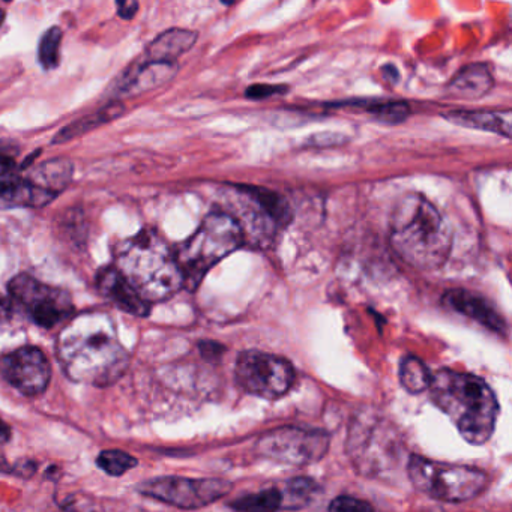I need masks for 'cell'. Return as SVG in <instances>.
<instances>
[{
	"label": "cell",
	"mask_w": 512,
	"mask_h": 512,
	"mask_svg": "<svg viewBox=\"0 0 512 512\" xmlns=\"http://www.w3.org/2000/svg\"><path fill=\"white\" fill-rule=\"evenodd\" d=\"M58 358L71 380L94 386L113 385L130 364L112 317L100 311L79 314L68 322L59 334Z\"/></svg>",
	"instance_id": "6da1fadb"
},
{
	"label": "cell",
	"mask_w": 512,
	"mask_h": 512,
	"mask_svg": "<svg viewBox=\"0 0 512 512\" xmlns=\"http://www.w3.org/2000/svg\"><path fill=\"white\" fill-rule=\"evenodd\" d=\"M430 398L470 445H484L496 430L499 401L482 377L443 368L431 374Z\"/></svg>",
	"instance_id": "7a4b0ae2"
},
{
	"label": "cell",
	"mask_w": 512,
	"mask_h": 512,
	"mask_svg": "<svg viewBox=\"0 0 512 512\" xmlns=\"http://www.w3.org/2000/svg\"><path fill=\"white\" fill-rule=\"evenodd\" d=\"M391 244L413 268L433 271L448 260L452 233L440 212L419 194L401 197L391 214Z\"/></svg>",
	"instance_id": "3957f363"
},
{
	"label": "cell",
	"mask_w": 512,
	"mask_h": 512,
	"mask_svg": "<svg viewBox=\"0 0 512 512\" xmlns=\"http://www.w3.org/2000/svg\"><path fill=\"white\" fill-rule=\"evenodd\" d=\"M115 257L116 269L148 304L167 301L184 287L176 254L155 230L122 241Z\"/></svg>",
	"instance_id": "277c9868"
},
{
	"label": "cell",
	"mask_w": 512,
	"mask_h": 512,
	"mask_svg": "<svg viewBox=\"0 0 512 512\" xmlns=\"http://www.w3.org/2000/svg\"><path fill=\"white\" fill-rule=\"evenodd\" d=\"M244 242V232L238 220L223 212L209 214L175 253L184 275V287L191 292L196 290L209 269L238 250Z\"/></svg>",
	"instance_id": "5b68a950"
},
{
	"label": "cell",
	"mask_w": 512,
	"mask_h": 512,
	"mask_svg": "<svg viewBox=\"0 0 512 512\" xmlns=\"http://www.w3.org/2000/svg\"><path fill=\"white\" fill-rule=\"evenodd\" d=\"M407 473L416 490L440 502H467L484 493L488 485L484 470L439 463L422 455H410Z\"/></svg>",
	"instance_id": "8992f818"
},
{
	"label": "cell",
	"mask_w": 512,
	"mask_h": 512,
	"mask_svg": "<svg viewBox=\"0 0 512 512\" xmlns=\"http://www.w3.org/2000/svg\"><path fill=\"white\" fill-rule=\"evenodd\" d=\"M346 448L355 469L362 475L374 476L397 461L400 437L385 419L362 413L350 427Z\"/></svg>",
	"instance_id": "52a82bcc"
},
{
	"label": "cell",
	"mask_w": 512,
	"mask_h": 512,
	"mask_svg": "<svg viewBox=\"0 0 512 512\" xmlns=\"http://www.w3.org/2000/svg\"><path fill=\"white\" fill-rule=\"evenodd\" d=\"M295 379V368L281 356L245 350L236 359V383L254 397L278 400L292 389Z\"/></svg>",
	"instance_id": "ba28073f"
},
{
	"label": "cell",
	"mask_w": 512,
	"mask_h": 512,
	"mask_svg": "<svg viewBox=\"0 0 512 512\" xmlns=\"http://www.w3.org/2000/svg\"><path fill=\"white\" fill-rule=\"evenodd\" d=\"M331 437L317 428L280 427L263 434L256 443L262 457L278 463L304 466L317 463L328 454Z\"/></svg>",
	"instance_id": "9c48e42d"
},
{
	"label": "cell",
	"mask_w": 512,
	"mask_h": 512,
	"mask_svg": "<svg viewBox=\"0 0 512 512\" xmlns=\"http://www.w3.org/2000/svg\"><path fill=\"white\" fill-rule=\"evenodd\" d=\"M8 290L13 301L41 328L52 329L73 319V299L65 290L47 286L28 274L14 277Z\"/></svg>",
	"instance_id": "30bf717a"
},
{
	"label": "cell",
	"mask_w": 512,
	"mask_h": 512,
	"mask_svg": "<svg viewBox=\"0 0 512 512\" xmlns=\"http://www.w3.org/2000/svg\"><path fill=\"white\" fill-rule=\"evenodd\" d=\"M226 479H193L184 476H161L139 485V491L152 499L181 509H199L217 502L232 491Z\"/></svg>",
	"instance_id": "8fae6325"
},
{
	"label": "cell",
	"mask_w": 512,
	"mask_h": 512,
	"mask_svg": "<svg viewBox=\"0 0 512 512\" xmlns=\"http://www.w3.org/2000/svg\"><path fill=\"white\" fill-rule=\"evenodd\" d=\"M0 376L17 391L34 397L46 391L52 368L43 350L26 346L0 358Z\"/></svg>",
	"instance_id": "7c38bea8"
},
{
	"label": "cell",
	"mask_w": 512,
	"mask_h": 512,
	"mask_svg": "<svg viewBox=\"0 0 512 512\" xmlns=\"http://www.w3.org/2000/svg\"><path fill=\"white\" fill-rule=\"evenodd\" d=\"M97 287L104 298L109 299L125 313L137 317H146L151 313V304L142 299L133 286L122 277L116 266H107L98 272Z\"/></svg>",
	"instance_id": "4fadbf2b"
},
{
	"label": "cell",
	"mask_w": 512,
	"mask_h": 512,
	"mask_svg": "<svg viewBox=\"0 0 512 512\" xmlns=\"http://www.w3.org/2000/svg\"><path fill=\"white\" fill-rule=\"evenodd\" d=\"M443 304L496 334H505L506 322L502 314L482 296L466 289H452L443 296Z\"/></svg>",
	"instance_id": "5bb4252c"
},
{
	"label": "cell",
	"mask_w": 512,
	"mask_h": 512,
	"mask_svg": "<svg viewBox=\"0 0 512 512\" xmlns=\"http://www.w3.org/2000/svg\"><path fill=\"white\" fill-rule=\"evenodd\" d=\"M56 197L16 173L0 178V208H44Z\"/></svg>",
	"instance_id": "9a60e30c"
},
{
	"label": "cell",
	"mask_w": 512,
	"mask_h": 512,
	"mask_svg": "<svg viewBox=\"0 0 512 512\" xmlns=\"http://www.w3.org/2000/svg\"><path fill=\"white\" fill-rule=\"evenodd\" d=\"M178 71L176 64H164V62H146L136 65L124 74V79L118 85L121 94L139 95L152 91L164 83L170 82Z\"/></svg>",
	"instance_id": "2e32d148"
},
{
	"label": "cell",
	"mask_w": 512,
	"mask_h": 512,
	"mask_svg": "<svg viewBox=\"0 0 512 512\" xmlns=\"http://www.w3.org/2000/svg\"><path fill=\"white\" fill-rule=\"evenodd\" d=\"M493 83V76L487 65H467L448 83L446 94L457 100H478L491 91Z\"/></svg>",
	"instance_id": "e0dca14e"
},
{
	"label": "cell",
	"mask_w": 512,
	"mask_h": 512,
	"mask_svg": "<svg viewBox=\"0 0 512 512\" xmlns=\"http://www.w3.org/2000/svg\"><path fill=\"white\" fill-rule=\"evenodd\" d=\"M196 41V32L187 31V29H170L149 44L146 50L148 61L175 64L176 59L187 53Z\"/></svg>",
	"instance_id": "ac0fdd59"
},
{
	"label": "cell",
	"mask_w": 512,
	"mask_h": 512,
	"mask_svg": "<svg viewBox=\"0 0 512 512\" xmlns=\"http://www.w3.org/2000/svg\"><path fill=\"white\" fill-rule=\"evenodd\" d=\"M449 121L461 127L476 128V130L490 131L499 136L511 137L512 116L509 110L505 112H452L446 115Z\"/></svg>",
	"instance_id": "d6986e66"
},
{
	"label": "cell",
	"mask_w": 512,
	"mask_h": 512,
	"mask_svg": "<svg viewBox=\"0 0 512 512\" xmlns=\"http://www.w3.org/2000/svg\"><path fill=\"white\" fill-rule=\"evenodd\" d=\"M74 166L67 158H55L40 164L29 176L28 181L43 190L58 196L70 185L73 179Z\"/></svg>",
	"instance_id": "ffe728a7"
},
{
	"label": "cell",
	"mask_w": 512,
	"mask_h": 512,
	"mask_svg": "<svg viewBox=\"0 0 512 512\" xmlns=\"http://www.w3.org/2000/svg\"><path fill=\"white\" fill-rule=\"evenodd\" d=\"M122 113H124V104L110 103L109 106L103 107L98 112L92 113V115L62 128L56 134L55 139H53V145H62V143H67L70 140L76 139V137L83 136V134L89 133V131L95 130V128L101 127V125L107 124V122H112L113 119L119 118Z\"/></svg>",
	"instance_id": "44dd1931"
},
{
	"label": "cell",
	"mask_w": 512,
	"mask_h": 512,
	"mask_svg": "<svg viewBox=\"0 0 512 512\" xmlns=\"http://www.w3.org/2000/svg\"><path fill=\"white\" fill-rule=\"evenodd\" d=\"M236 512H278L283 509L281 488L269 487L257 493L247 494L229 503Z\"/></svg>",
	"instance_id": "7402d4cb"
},
{
	"label": "cell",
	"mask_w": 512,
	"mask_h": 512,
	"mask_svg": "<svg viewBox=\"0 0 512 512\" xmlns=\"http://www.w3.org/2000/svg\"><path fill=\"white\" fill-rule=\"evenodd\" d=\"M400 383L409 394H421L430 388L431 373L416 356H404L400 364Z\"/></svg>",
	"instance_id": "603a6c76"
},
{
	"label": "cell",
	"mask_w": 512,
	"mask_h": 512,
	"mask_svg": "<svg viewBox=\"0 0 512 512\" xmlns=\"http://www.w3.org/2000/svg\"><path fill=\"white\" fill-rule=\"evenodd\" d=\"M320 490V485L311 478H293L284 484L281 488L283 493L284 506L283 509H296L305 508L311 500L316 496L317 491Z\"/></svg>",
	"instance_id": "cb8c5ba5"
},
{
	"label": "cell",
	"mask_w": 512,
	"mask_h": 512,
	"mask_svg": "<svg viewBox=\"0 0 512 512\" xmlns=\"http://www.w3.org/2000/svg\"><path fill=\"white\" fill-rule=\"evenodd\" d=\"M97 464L107 475L122 476L137 466V458L121 449H106L98 455Z\"/></svg>",
	"instance_id": "d4e9b609"
},
{
	"label": "cell",
	"mask_w": 512,
	"mask_h": 512,
	"mask_svg": "<svg viewBox=\"0 0 512 512\" xmlns=\"http://www.w3.org/2000/svg\"><path fill=\"white\" fill-rule=\"evenodd\" d=\"M62 31L59 28H52L43 35L38 49V61L44 70H55L61 62Z\"/></svg>",
	"instance_id": "484cf974"
},
{
	"label": "cell",
	"mask_w": 512,
	"mask_h": 512,
	"mask_svg": "<svg viewBox=\"0 0 512 512\" xmlns=\"http://www.w3.org/2000/svg\"><path fill=\"white\" fill-rule=\"evenodd\" d=\"M368 112L376 116L385 124H401L410 116V109L406 103H380L377 106L368 107Z\"/></svg>",
	"instance_id": "4316f807"
},
{
	"label": "cell",
	"mask_w": 512,
	"mask_h": 512,
	"mask_svg": "<svg viewBox=\"0 0 512 512\" xmlns=\"http://www.w3.org/2000/svg\"><path fill=\"white\" fill-rule=\"evenodd\" d=\"M329 512H376L371 503L352 496H338L328 506Z\"/></svg>",
	"instance_id": "83f0119b"
},
{
	"label": "cell",
	"mask_w": 512,
	"mask_h": 512,
	"mask_svg": "<svg viewBox=\"0 0 512 512\" xmlns=\"http://www.w3.org/2000/svg\"><path fill=\"white\" fill-rule=\"evenodd\" d=\"M284 92H287L286 86L254 85L247 89L245 95L250 100H265L272 95L284 94Z\"/></svg>",
	"instance_id": "f1b7e54d"
},
{
	"label": "cell",
	"mask_w": 512,
	"mask_h": 512,
	"mask_svg": "<svg viewBox=\"0 0 512 512\" xmlns=\"http://www.w3.org/2000/svg\"><path fill=\"white\" fill-rule=\"evenodd\" d=\"M200 355L206 359V361H217L226 352V347L223 344L217 343V341H200L199 343Z\"/></svg>",
	"instance_id": "f546056e"
},
{
	"label": "cell",
	"mask_w": 512,
	"mask_h": 512,
	"mask_svg": "<svg viewBox=\"0 0 512 512\" xmlns=\"http://www.w3.org/2000/svg\"><path fill=\"white\" fill-rule=\"evenodd\" d=\"M16 170V157L5 148H0V178L11 175Z\"/></svg>",
	"instance_id": "4dcf8cb0"
},
{
	"label": "cell",
	"mask_w": 512,
	"mask_h": 512,
	"mask_svg": "<svg viewBox=\"0 0 512 512\" xmlns=\"http://www.w3.org/2000/svg\"><path fill=\"white\" fill-rule=\"evenodd\" d=\"M116 8H118V14L121 19L131 20L139 11V4L131 2V0H122V2L119 0V2H116Z\"/></svg>",
	"instance_id": "1f68e13d"
},
{
	"label": "cell",
	"mask_w": 512,
	"mask_h": 512,
	"mask_svg": "<svg viewBox=\"0 0 512 512\" xmlns=\"http://www.w3.org/2000/svg\"><path fill=\"white\" fill-rule=\"evenodd\" d=\"M13 314V302L7 296L0 295V323L7 322Z\"/></svg>",
	"instance_id": "d6a6232c"
},
{
	"label": "cell",
	"mask_w": 512,
	"mask_h": 512,
	"mask_svg": "<svg viewBox=\"0 0 512 512\" xmlns=\"http://www.w3.org/2000/svg\"><path fill=\"white\" fill-rule=\"evenodd\" d=\"M35 469H37V464H35L34 461H22V463L13 467V472H16L17 475L20 476H32L34 475Z\"/></svg>",
	"instance_id": "836d02e7"
},
{
	"label": "cell",
	"mask_w": 512,
	"mask_h": 512,
	"mask_svg": "<svg viewBox=\"0 0 512 512\" xmlns=\"http://www.w3.org/2000/svg\"><path fill=\"white\" fill-rule=\"evenodd\" d=\"M10 437V428L4 424V421H0V442H7Z\"/></svg>",
	"instance_id": "e575fe53"
},
{
	"label": "cell",
	"mask_w": 512,
	"mask_h": 512,
	"mask_svg": "<svg viewBox=\"0 0 512 512\" xmlns=\"http://www.w3.org/2000/svg\"><path fill=\"white\" fill-rule=\"evenodd\" d=\"M0 472H13V467L8 466V461L4 455H0Z\"/></svg>",
	"instance_id": "d590c367"
},
{
	"label": "cell",
	"mask_w": 512,
	"mask_h": 512,
	"mask_svg": "<svg viewBox=\"0 0 512 512\" xmlns=\"http://www.w3.org/2000/svg\"><path fill=\"white\" fill-rule=\"evenodd\" d=\"M5 11L0 8V26L4 25Z\"/></svg>",
	"instance_id": "8d00e7d4"
},
{
	"label": "cell",
	"mask_w": 512,
	"mask_h": 512,
	"mask_svg": "<svg viewBox=\"0 0 512 512\" xmlns=\"http://www.w3.org/2000/svg\"><path fill=\"white\" fill-rule=\"evenodd\" d=\"M421 512H443L442 509L439 508H433V509H425V511Z\"/></svg>",
	"instance_id": "74e56055"
}]
</instances>
